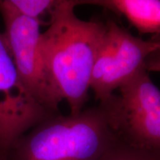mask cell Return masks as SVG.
<instances>
[{"instance_id": "ba28073f", "label": "cell", "mask_w": 160, "mask_h": 160, "mask_svg": "<svg viewBox=\"0 0 160 160\" xmlns=\"http://www.w3.org/2000/svg\"><path fill=\"white\" fill-rule=\"evenodd\" d=\"M57 0H0V11H6L39 21L51 13Z\"/></svg>"}, {"instance_id": "8992f818", "label": "cell", "mask_w": 160, "mask_h": 160, "mask_svg": "<svg viewBox=\"0 0 160 160\" xmlns=\"http://www.w3.org/2000/svg\"><path fill=\"white\" fill-rule=\"evenodd\" d=\"M56 114L24 87L3 33H0V142L8 150L20 137Z\"/></svg>"}, {"instance_id": "9c48e42d", "label": "cell", "mask_w": 160, "mask_h": 160, "mask_svg": "<svg viewBox=\"0 0 160 160\" xmlns=\"http://www.w3.org/2000/svg\"><path fill=\"white\" fill-rule=\"evenodd\" d=\"M99 160H160V153L131 145L118 139Z\"/></svg>"}, {"instance_id": "8fae6325", "label": "cell", "mask_w": 160, "mask_h": 160, "mask_svg": "<svg viewBox=\"0 0 160 160\" xmlns=\"http://www.w3.org/2000/svg\"><path fill=\"white\" fill-rule=\"evenodd\" d=\"M159 55H160V48H159Z\"/></svg>"}, {"instance_id": "6da1fadb", "label": "cell", "mask_w": 160, "mask_h": 160, "mask_svg": "<svg viewBox=\"0 0 160 160\" xmlns=\"http://www.w3.org/2000/svg\"><path fill=\"white\" fill-rule=\"evenodd\" d=\"M83 1L57 0L49 25L42 33L41 48L50 88L58 103L65 100L70 113L84 109L106 24L77 17L76 6Z\"/></svg>"}, {"instance_id": "30bf717a", "label": "cell", "mask_w": 160, "mask_h": 160, "mask_svg": "<svg viewBox=\"0 0 160 160\" xmlns=\"http://www.w3.org/2000/svg\"><path fill=\"white\" fill-rule=\"evenodd\" d=\"M8 150L0 142V160H8Z\"/></svg>"}, {"instance_id": "277c9868", "label": "cell", "mask_w": 160, "mask_h": 160, "mask_svg": "<svg viewBox=\"0 0 160 160\" xmlns=\"http://www.w3.org/2000/svg\"><path fill=\"white\" fill-rule=\"evenodd\" d=\"M105 24V33L90 85L99 103L107 101L115 90L142 69H148L147 59L156 53H159L160 48V41L135 37L113 21Z\"/></svg>"}, {"instance_id": "3957f363", "label": "cell", "mask_w": 160, "mask_h": 160, "mask_svg": "<svg viewBox=\"0 0 160 160\" xmlns=\"http://www.w3.org/2000/svg\"><path fill=\"white\" fill-rule=\"evenodd\" d=\"M99 105L122 141L160 153V90L142 69Z\"/></svg>"}, {"instance_id": "7a4b0ae2", "label": "cell", "mask_w": 160, "mask_h": 160, "mask_svg": "<svg viewBox=\"0 0 160 160\" xmlns=\"http://www.w3.org/2000/svg\"><path fill=\"white\" fill-rule=\"evenodd\" d=\"M118 139L99 105L44 119L10 147L8 160H99Z\"/></svg>"}, {"instance_id": "5b68a950", "label": "cell", "mask_w": 160, "mask_h": 160, "mask_svg": "<svg viewBox=\"0 0 160 160\" xmlns=\"http://www.w3.org/2000/svg\"><path fill=\"white\" fill-rule=\"evenodd\" d=\"M5 36L24 87L35 100L51 113H59L46 77L41 48V22L38 20L0 11Z\"/></svg>"}, {"instance_id": "52a82bcc", "label": "cell", "mask_w": 160, "mask_h": 160, "mask_svg": "<svg viewBox=\"0 0 160 160\" xmlns=\"http://www.w3.org/2000/svg\"><path fill=\"white\" fill-rule=\"evenodd\" d=\"M84 4L101 6L123 15L141 33L160 35L159 0H92Z\"/></svg>"}]
</instances>
